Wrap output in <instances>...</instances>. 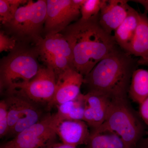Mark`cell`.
<instances>
[{
	"mask_svg": "<svg viewBox=\"0 0 148 148\" xmlns=\"http://www.w3.org/2000/svg\"><path fill=\"white\" fill-rule=\"evenodd\" d=\"M127 97L110 99L105 121L93 133L113 132L128 148H135L145 133L142 122L128 103Z\"/></svg>",
	"mask_w": 148,
	"mask_h": 148,
	"instance_id": "obj_4",
	"label": "cell"
},
{
	"mask_svg": "<svg viewBox=\"0 0 148 148\" xmlns=\"http://www.w3.org/2000/svg\"><path fill=\"white\" fill-rule=\"evenodd\" d=\"M86 101L84 94L81 93L77 97L56 106V113L59 120L83 121Z\"/></svg>",
	"mask_w": 148,
	"mask_h": 148,
	"instance_id": "obj_17",
	"label": "cell"
},
{
	"mask_svg": "<svg viewBox=\"0 0 148 148\" xmlns=\"http://www.w3.org/2000/svg\"><path fill=\"white\" fill-rule=\"evenodd\" d=\"M105 0H85L80 9L81 19L87 20L99 15Z\"/></svg>",
	"mask_w": 148,
	"mask_h": 148,
	"instance_id": "obj_19",
	"label": "cell"
},
{
	"mask_svg": "<svg viewBox=\"0 0 148 148\" xmlns=\"http://www.w3.org/2000/svg\"><path fill=\"white\" fill-rule=\"evenodd\" d=\"M56 84L53 69L49 66H40L36 75L19 90L33 103L48 104L53 98Z\"/></svg>",
	"mask_w": 148,
	"mask_h": 148,
	"instance_id": "obj_9",
	"label": "cell"
},
{
	"mask_svg": "<svg viewBox=\"0 0 148 148\" xmlns=\"http://www.w3.org/2000/svg\"><path fill=\"white\" fill-rule=\"evenodd\" d=\"M47 0L28 1L16 11L12 20L2 25V30L17 42L34 45L43 38Z\"/></svg>",
	"mask_w": 148,
	"mask_h": 148,
	"instance_id": "obj_5",
	"label": "cell"
},
{
	"mask_svg": "<svg viewBox=\"0 0 148 148\" xmlns=\"http://www.w3.org/2000/svg\"><path fill=\"white\" fill-rule=\"evenodd\" d=\"M35 45L17 42L0 61V90L7 95L19 90L36 75L40 66Z\"/></svg>",
	"mask_w": 148,
	"mask_h": 148,
	"instance_id": "obj_3",
	"label": "cell"
},
{
	"mask_svg": "<svg viewBox=\"0 0 148 148\" xmlns=\"http://www.w3.org/2000/svg\"><path fill=\"white\" fill-rule=\"evenodd\" d=\"M17 44L16 40L7 35L3 30L0 32V52L12 50Z\"/></svg>",
	"mask_w": 148,
	"mask_h": 148,
	"instance_id": "obj_22",
	"label": "cell"
},
{
	"mask_svg": "<svg viewBox=\"0 0 148 148\" xmlns=\"http://www.w3.org/2000/svg\"><path fill=\"white\" fill-rule=\"evenodd\" d=\"M27 0H0V21L1 25L10 22L21 5H24Z\"/></svg>",
	"mask_w": 148,
	"mask_h": 148,
	"instance_id": "obj_18",
	"label": "cell"
},
{
	"mask_svg": "<svg viewBox=\"0 0 148 148\" xmlns=\"http://www.w3.org/2000/svg\"><path fill=\"white\" fill-rule=\"evenodd\" d=\"M98 16L87 20L79 18L61 33L71 48L74 69L84 77L119 47L113 35L101 27Z\"/></svg>",
	"mask_w": 148,
	"mask_h": 148,
	"instance_id": "obj_1",
	"label": "cell"
},
{
	"mask_svg": "<svg viewBox=\"0 0 148 148\" xmlns=\"http://www.w3.org/2000/svg\"><path fill=\"white\" fill-rule=\"evenodd\" d=\"M128 95L132 101L141 104L148 97V70L137 69L132 74Z\"/></svg>",
	"mask_w": 148,
	"mask_h": 148,
	"instance_id": "obj_16",
	"label": "cell"
},
{
	"mask_svg": "<svg viewBox=\"0 0 148 148\" xmlns=\"http://www.w3.org/2000/svg\"><path fill=\"white\" fill-rule=\"evenodd\" d=\"M86 102L90 107L94 119V126L91 131L98 128L105 121L110 98L98 92L88 91L84 94Z\"/></svg>",
	"mask_w": 148,
	"mask_h": 148,
	"instance_id": "obj_15",
	"label": "cell"
},
{
	"mask_svg": "<svg viewBox=\"0 0 148 148\" xmlns=\"http://www.w3.org/2000/svg\"><path fill=\"white\" fill-rule=\"evenodd\" d=\"M148 12L140 13L137 31L130 45L128 54L148 60Z\"/></svg>",
	"mask_w": 148,
	"mask_h": 148,
	"instance_id": "obj_14",
	"label": "cell"
},
{
	"mask_svg": "<svg viewBox=\"0 0 148 148\" xmlns=\"http://www.w3.org/2000/svg\"><path fill=\"white\" fill-rule=\"evenodd\" d=\"M139 115L144 123L148 127V97L140 104Z\"/></svg>",
	"mask_w": 148,
	"mask_h": 148,
	"instance_id": "obj_24",
	"label": "cell"
},
{
	"mask_svg": "<svg viewBox=\"0 0 148 148\" xmlns=\"http://www.w3.org/2000/svg\"><path fill=\"white\" fill-rule=\"evenodd\" d=\"M138 65L148 66V60L140 58L138 61Z\"/></svg>",
	"mask_w": 148,
	"mask_h": 148,
	"instance_id": "obj_26",
	"label": "cell"
},
{
	"mask_svg": "<svg viewBox=\"0 0 148 148\" xmlns=\"http://www.w3.org/2000/svg\"><path fill=\"white\" fill-rule=\"evenodd\" d=\"M85 0H47V15L43 37L61 33L77 21Z\"/></svg>",
	"mask_w": 148,
	"mask_h": 148,
	"instance_id": "obj_8",
	"label": "cell"
},
{
	"mask_svg": "<svg viewBox=\"0 0 148 148\" xmlns=\"http://www.w3.org/2000/svg\"><path fill=\"white\" fill-rule=\"evenodd\" d=\"M90 132L89 126L82 120L62 121L56 129V135L62 143L76 147L80 145H86Z\"/></svg>",
	"mask_w": 148,
	"mask_h": 148,
	"instance_id": "obj_12",
	"label": "cell"
},
{
	"mask_svg": "<svg viewBox=\"0 0 148 148\" xmlns=\"http://www.w3.org/2000/svg\"><path fill=\"white\" fill-rule=\"evenodd\" d=\"M9 131L8 124V107L5 100H3L0 102V137L8 135Z\"/></svg>",
	"mask_w": 148,
	"mask_h": 148,
	"instance_id": "obj_20",
	"label": "cell"
},
{
	"mask_svg": "<svg viewBox=\"0 0 148 148\" xmlns=\"http://www.w3.org/2000/svg\"><path fill=\"white\" fill-rule=\"evenodd\" d=\"M107 138L106 148H128L124 141L113 132H106Z\"/></svg>",
	"mask_w": 148,
	"mask_h": 148,
	"instance_id": "obj_23",
	"label": "cell"
},
{
	"mask_svg": "<svg viewBox=\"0 0 148 148\" xmlns=\"http://www.w3.org/2000/svg\"><path fill=\"white\" fill-rule=\"evenodd\" d=\"M106 133L90 132V138L85 148H106Z\"/></svg>",
	"mask_w": 148,
	"mask_h": 148,
	"instance_id": "obj_21",
	"label": "cell"
},
{
	"mask_svg": "<svg viewBox=\"0 0 148 148\" xmlns=\"http://www.w3.org/2000/svg\"><path fill=\"white\" fill-rule=\"evenodd\" d=\"M43 148H77L76 147L62 143H50Z\"/></svg>",
	"mask_w": 148,
	"mask_h": 148,
	"instance_id": "obj_25",
	"label": "cell"
},
{
	"mask_svg": "<svg viewBox=\"0 0 148 148\" xmlns=\"http://www.w3.org/2000/svg\"><path fill=\"white\" fill-rule=\"evenodd\" d=\"M142 148H148V136L145 138L141 143Z\"/></svg>",
	"mask_w": 148,
	"mask_h": 148,
	"instance_id": "obj_27",
	"label": "cell"
},
{
	"mask_svg": "<svg viewBox=\"0 0 148 148\" xmlns=\"http://www.w3.org/2000/svg\"><path fill=\"white\" fill-rule=\"evenodd\" d=\"M138 60L119 47L84 77V84L88 91L110 99L127 97L132 74L139 66Z\"/></svg>",
	"mask_w": 148,
	"mask_h": 148,
	"instance_id": "obj_2",
	"label": "cell"
},
{
	"mask_svg": "<svg viewBox=\"0 0 148 148\" xmlns=\"http://www.w3.org/2000/svg\"><path fill=\"white\" fill-rule=\"evenodd\" d=\"M139 18L140 13L130 6L126 18L114 31L113 36L117 44L127 53L137 31Z\"/></svg>",
	"mask_w": 148,
	"mask_h": 148,
	"instance_id": "obj_13",
	"label": "cell"
},
{
	"mask_svg": "<svg viewBox=\"0 0 148 148\" xmlns=\"http://www.w3.org/2000/svg\"><path fill=\"white\" fill-rule=\"evenodd\" d=\"M60 122L56 113L47 115L36 124L18 133L1 148H44L52 143Z\"/></svg>",
	"mask_w": 148,
	"mask_h": 148,
	"instance_id": "obj_7",
	"label": "cell"
},
{
	"mask_svg": "<svg viewBox=\"0 0 148 148\" xmlns=\"http://www.w3.org/2000/svg\"><path fill=\"white\" fill-rule=\"evenodd\" d=\"M40 58L53 69L56 77L68 69H73V57L71 48L61 33L44 37L35 45Z\"/></svg>",
	"mask_w": 148,
	"mask_h": 148,
	"instance_id": "obj_6",
	"label": "cell"
},
{
	"mask_svg": "<svg viewBox=\"0 0 148 148\" xmlns=\"http://www.w3.org/2000/svg\"><path fill=\"white\" fill-rule=\"evenodd\" d=\"M84 82V77L75 69H68L59 74L56 77L55 93L47 104L48 108L51 109L76 98L81 93Z\"/></svg>",
	"mask_w": 148,
	"mask_h": 148,
	"instance_id": "obj_10",
	"label": "cell"
},
{
	"mask_svg": "<svg viewBox=\"0 0 148 148\" xmlns=\"http://www.w3.org/2000/svg\"><path fill=\"white\" fill-rule=\"evenodd\" d=\"M128 1L105 0L98 16L99 24L107 33L112 34L124 21L130 6Z\"/></svg>",
	"mask_w": 148,
	"mask_h": 148,
	"instance_id": "obj_11",
	"label": "cell"
}]
</instances>
